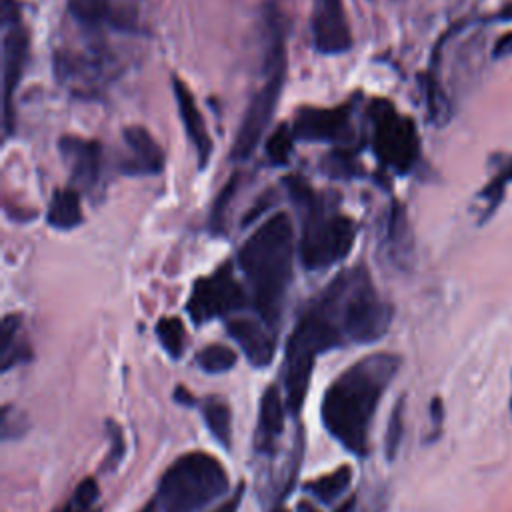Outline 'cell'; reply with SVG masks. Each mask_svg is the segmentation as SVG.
I'll use <instances>...</instances> for the list:
<instances>
[{"instance_id":"6da1fadb","label":"cell","mask_w":512,"mask_h":512,"mask_svg":"<svg viewBox=\"0 0 512 512\" xmlns=\"http://www.w3.org/2000/svg\"><path fill=\"white\" fill-rule=\"evenodd\" d=\"M392 322V306L378 294L366 266L336 274L300 314L286 348L306 356L340 346L380 340Z\"/></svg>"},{"instance_id":"7a4b0ae2","label":"cell","mask_w":512,"mask_h":512,"mask_svg":"<svg viewBox=\"0 0 512 512\" xmlns=\"http://www.w3.org/2000/svg\"><path fill=\"white\" fill-rule=\"evenodd\" d=\"M400 368V356L376 352L360 358L326 388L320 418L328 434L350 454L364 458L370 450V428L382 394Z\"/></svg>"},{"instance_id":"3957f363","label":"cell","mask_w":512,"mask_h":512,"mask_svg":"<svg viewBox=\"0 0 512 512\" xmlns=\"http://www.w3.org/2000/svg\"><path fill=\"white\" fill-rule=\"evenodd\" d=\"M294 230L286 212L262 222L238 252L240 270L248 282L258 318L274 332L280 326L286 292L292 280Z\"/></svg>"},{"instance_id":"277c9868","label":"cell","mask_w":512,"mask_h":512,"mask_svg":"<svg viewBox=\"0 0 512 512\" xmlns=\"http://www.w3.org/2000/svg\"><path fill=\"white\" fill-rule=\"evenodd\" d=\"M286 192L300 214V260L306 270H324L348 258L356 224L336 210L298 174L284 178Z\"/></svg>"},{"instance_id":"5b68a950","label":"cell","mask_w":512,"mask_h":512,"mask_svg":"<svg viewBox=\"0 0 512 512\" xmlns=\"http://www.w3.org/2000/svg\"><path fill=\"white\" fill-rule=\"evenodd\" d=\"M268 28V48L264 62V82L252 94L236 130V138L232 144V160H246L252 156L256 146L260 144L264 132L270 126V120L276 112L282 86L286 80V30L284 18L276 10H268L266 16Z\"/></svg>"},{"instance_id":"8992f818","label":"cell","mask_w":512,"mask_h":512,"mask_svg":"<svg viewBox=\"0 0 512 512\" xmlns=\"http://www.w3.org/2000/svg\"><path fill=\"white\" fill-rule=\"evenodd\" d=\"M228 490V472L208 452L178 456L158 482L162 512H200Z\"/></svg>"},{"instance_id":"52a82bcc","label":"cell","mask_w":512,"mask_h":512,"mask_svg":"<svg viewBox=\"0 0 512 512\" xmlns=\"http://www.w3.org/2000/svg\"><path fill=\"white\" fill-rule=\"evenodd\" d=\"M368 118L370 148L380 166L396 174H408L420 158V136L414 120L382 98L368 106Z\"/></svg>"},{"instance_id":"ba28073f","label":"cell","mask_w":512,"mask_h":512,"mask_svg":"<svg viewBox=\"0 0 512 512\" xmlns=\"http://www.w3.org/2000/svg\"><path fill=\"white\" fill-rule=\"evenodd\" d=\"M54 78L76 98H96L118 74L112 54L102 46L84 50L62 48L52 58Z\"/></svg>"},{"instance_id":"9c48e42d","label":"cell","mask_w":512,"mask_h":512,"mask_svg":"<svg viewBox=\"0 0 512 512\" xmlns=\"http://www.w3.org/2000/svg\"><path fill=\"white\" fill-rule=\"evenodd\" d=\"M248 304V294L236 280L232 264L222 262L212 274L194 282L186 310L196 324L230 316Z\"/></svg>"},{"instance_id":"30bf717a","label":"cell","mask_w":512,"mask_h":512,"mask_svg":"<svg viewBox=\"0 0 512 512\" xmlns=\"http://www.w3.org/2000/svg\"><path fill=\"white\" fill-rule=\"evenodd\" d=\"M2 94H4V134L10 136L14 128V94L24 76L28 62L30 40L28 30L18 20V6L14 0H2Z\"/></svg>"},{"instance_id":"8fae6325","label":"cell","mask_w":512,"mask_h":512,"mask_svg":"<svg viewBox=\"0 0 512 512\" xmlns=\"http://www.w3.org/2000/svg\"><path fill=\"white\" fill-rule=\"evenodd\" d=\"M292 132L296 140L304 142H346L354 138L352 128V106H332V108H316L302 106L298 108Z\"/></svg>"},{"instance_id":"7c38bea8","label":"cell","mask_w":512,"mask_h":512,"mask_svg":"<svg viewBox=\"0 0 512 512\" xmlns=\"http://www.w3.org/2000/svg\"><path fill=\"white\" fill-rule=\"evenodd\" d=\"M58 150L68 166L72 182L96 198L102 186V146L98 140L66 134L58 140Z\"/></svg>"},{"instance_id":"4fadbf2b","label":"cell","mask_w":512,"mask_h":512,"mask_svg":"<svg viewBox=\"0 0 512 512\" xmlns=\"http://www.w3.org/2000/svg\"><path fill=\"white\" fill-rule=\"evenodd\" d=\"M312 42L320 54L336 56L352 48V32L342 0H314Z\"/></svg>"},{"instance_id":"5bb4252c","label":"cell","mask_w":512,"mask_h":512,"mask_svg":"<svg viewBox=\"0 0 512 512\" xmlns=\"http://www.w3.org/2000/svg\"><path fill=\"white\" fill-rule=\"evenodd\" d=\"M72 18L84 28L110 26L120 32L138 30V10L134 0H68Z\"/></svg>"},{"instance_id":"9a60e30c","label":"cell","mask_w":512,"mask_h":512,"mask_svg":"<svg viewBox=\"0 0 512 512\" xmlns=\"http://www.w3.org/2000/svg\"><path fill=\"white\" fill-rule=\"evenodd\" d=\"M380 252L398 270H410L414 264V234L406 206L398 200H392L386 212L380 234Z\"/></svg>"},{"instance_id":"2e32d148","label":"cell","mask_w":512,"mask_h":512,"mask_svg":"<svg viewBox=\"0 0 512 512\" xmlns=\"http://www.w3.org/2000/svg\"><path fill=\"white\" fill-rule=\"evenodd\" d=\"M122 140L130 154L120 160L118 170L128 176H156L164 170V150L142 126H126Z\"/></svg>"},{"instance_id":"e0dca14e","label":"cell","mask_w":512,"mask_h":512,"mask_svg":"<svg viewBox=\"0 0 512 512\" xmlns=\"http://www.w3.org/2000/svg\"><path fill=\"white\" fill-rule=\"evenodd\" d=\"M172 92H174L180 122L184 126V132H186L192 148H194L198 170H204L212 158V138L206 130L202 112L196 104L194 94L178 76H172Z\"/></svg>"},{"instance_id":"ac0fdd59","label":"cell","mask_w":512,"mask_h":512,"mask_svg":"<svg viewBox=\"0 0 512 512\" xmlns=\"http://www.w3.org/2000/svg\"><path fill=\"white\" fill-rule=\"evenodd\" d=\"M226 330L252 366L264 368L272 362L276 350V332L262 320L232 318L228 320Z\"/></svg>"},{"instance_id":"d6986e66","label":"cell","mask_w":512,"mask_h":512,"mask_svg":"<svg viewBox=\"0 0 512 512\" xmlns=\"http://www.w3.org/2000/svg\"><path fill=\"white\" fill-rule=\"evenodd\" d=\"M286 416V400L282 398L278 386L270 384L258 406V426H256V448L258 452H272L276 440L284 430Z\"/></svg>"},{"instance_id":"ffe728a7","label":"cell","mask_w":512,"mask_h":512,"mask_svg":"<svg viewBox=\"0 0 512 512\" xmlns=\"http://www.w3.org/2000/svg\"><path fill=\"white\" fill-rule=\"evenodd\" d=\"M32 348L22 330L20 314H6L0 326V368L8 372L20 364L30 362Z\"/></svg>"},{"instance_id":"44dd1931","label":"cell","mask_w":512,"mask_h":512,"mask_svg":"<svg viewBox=\"0 0 512 512\" xmlns=\"http://www.w3.org/2000/svg\"><path fill=\"white\" fill-rule=\"evenodd\" d=\"M46 222L62 232H68L82 224V204L76 188L54 190L46 210Z\"/></svg>"},{"instance_id":"7402d4cb","label":"cell","mask_w":512,"mask_h":512,"mask_svg":"<svg viewBox=\"0 0 512 512\" xmlns=\"http://www.w3.org/2000/svg\"><path fill=\"white\" fill-rule=\"evenodd\" d=\"M352 482V468L350 466H340L328 474H322L310 482L304 484V490L320 500L322 504H332L336 502L350 486Z\"/></svg>"},{"instance_id":"603a6c76","label":"cell","mask_w":512,"mask_h":512,"mask_svg":"<svg viewBox=\"0 0 512 512\" xmlns=\"http://www.w3.org/2000/svg\"><path fill=\"white\" fill-rule=\"evenodd\" d=\"M512 182V156L504 158L502 164L498 166V170L494 172V176L486 182V186L478 192V198L482 202V210H480V222H486L502 204L506 188Z\"/></svg>"},{"instance_id":"cb8c5ba5","label":"cell","mask_w":512,"mask_h":512,"mask_svg":"<svg viewBox=\"0 0 512 512\" xmlns=\"http://www.w3.org/2000/svg\"><path fill=\"white\" fill-rule=\"evenodd\" d=\"M202 416H204V422H206L210 434L214 436V440L220 446L230 448V444H232V412H230L228 404L220 398H208L202 404Z\"/></svg>"},{"instance_id":"d4e9b609","label":"cell","mask_w":512,"mask_h":512,"mask_svg":"<svg viewBox=\"0 0 512 512\" xmlns=\"http://www.w3.org/2000/svg\"><path fill=\"white\" fill-rule=\"evenodd\" d=\"M156 336L162 344V348L168 352L172 358H180L186 346V328L180 318L176 316H166L160 318L156 324Z\"/></svg>"},{"instance_id":"484cf974","label":"cell","mask_w":512,"mask_h":512,"mask_svg":"<svg viewBox=\"0 0 512 512\" xmlns=\"http://www.w3.org/2000/svg\"><path fill=\"white\" fill-rule=\"evenodd\" d=\"M236 360V352L224 344H208L196 354V364L208 374L228 372L236 364Z\"/></svg>"},{"instance_id":"4316f807","label":"cell","mask_w":512,"mask_h":512,"mask_svg":"<svg viewBox=\"0 0 512 512\" xmlns=\"http://www.w3.org/2000/svg\"><path fill=\"white\" fill-rule=\"evenodd\" d=\"M294 132L292 126L288 124H278L272 134L266 140V156L274 166H286L290 156H292V148H294Z\"/></svg>"},{"instance_id":"83f0119b","label":"cell","mask_w":512,"mask_h":512,"mask_svg":"<svg viewBox=\"0 0 512 512\" xmlns=\"http://www.w3.org/2000/svg\"><path fill=\"white\" fill-rule=\"evenodd\" d=\"M238 190V174H232L230 180L224 184V188L220 190V194L216 196L212 210H210V218H208V226L212 234H226V222H228V210L232 204V198Z\"/></svg>"},{"instance_id":"f1b7e54d","label":"cell","mask_w":512,"mask_h":512,"mask_svg":"<svg viewBox=\"0 0 512 512\" xmlns=\"http://www.w3.org/2000/svg\"><path fill=\"white\" fill-rule=\"evenodd\" d=\"M100 488L94 478H84L58 512H96Z\"/></svg>"},{"instance_id":"f546056e","label":"cell","mask_w":512,"mask_h":512,"mask_svg":"<svg viewBox=\"0 0 512 512\" xmlns=\"http://www.w3.org/2000/svg\"><path fill=\"white\" fill-rule=\"evenodd\" d=\"M322 172L330 178H356L360 176V166L350 150H332L330 154L324 156L322 160Z\"/></svg>"},{"instance_id":"4dcf8cb0","label":"cell","mask_w":512,"mask_h":512,"mask_svg":"<svg viewBox=\"0 0 512 512\" xmlns=\"http://www.w3.org/2000/svg\"><path fill=\"white\" fill-rule=\"evenodd\" d=\"M404 398H400L392 412H390V418H388V424H386V438H384V454L386 458L392 462L400 450V444H402V438H404Z\"/></svg>"},{"instance_id":"1f68e13d","label":"cell","mask_w":512,"mask_h":512,"mask_svg":"<svg viewBox=\"0 0 512 512\" xmlns=\"http://www.w3.org/2000/svg\"><path fill=\"white\" fill-rule=\"evenodd\" d=\"M26 428H28L26 416L18 408L6 404L2 408V426H0L2 438L4 440H14V438L22 436L26 432Z\"/></svg>"},{"instance_id":"d6a6232c","label":"cell","mask_w":512,"mask_h":512,"mask_svg":"<svg viewBox=\"0 0 512 512\" xmlns=\"http://www.w3.org/2000/svg\"><path fill=\"white\" fill-rule=\"evenodd\" d=\"M108 436H110V452L104 458V470H112L118 466V462L124 456V438L118 424L108 422Z\"/></svg>"},{"instance_id":"836d02e7","label":"cell","mask_w":512,"mask_h":512,"mask_svg":"<svg viewBox=\"0 0 512 512\" xmlns=\"http://www.w3.org/2000/svg\"><path fill=\"white\" fill-rule=\"evenodd\" d=\"M506 56H512V30L502 34L492 46V60H500Z\"/></svg>"},{"instance_id":"e575fe53","label":"cell","mask_w":512,"mask_h":512,"mask_svg":"<svg viewBox=\"0 0 512 512\" xmlns=\"http://www.w3.org/2000/svg\"><path fill=\"white\" fill-rule=\"evenodd\" d=\"M430 418L434 422V434H438L440 424L444 420V404H442V398H438V396L432 398V402H430Z\"/></svg>"},{"instance_id":"d590c367","label":"cell","mask_w":512,"mask_h":512,"mask_svg":"<svg viewBox=\"0 0 512 512\" xmlns=\"http://www.w3.org/2000/svg\"><path fill=\"white\" fill-rule=\"evenodd\" d=\"M242 502V488H238L224 504H220L214 512H238V506Z\"/></svg>"},{"instance_id":"8d00e7d4","label":"cell","mask_w":512,"mask_h":512,"mask_svg":"<svg viewBox=\"0 0 512 512\" xmlns=\"http://www.w3.org/2000/svg\"><path fill=\"white\" fill-rule=\"evenodd\" d=\"M484 22H498V24H502V22H512V2L504 4L496 14L484 18Z\"/></svg>"},{"instance_id":"74e56055","label":"cell","mask_w":512,"mask_h":512,"mask_svg":"<svg viewBox=\"0 0 512 512\" xmlns=\"http://www.w3.org/2000/svg\"><path fill=\"white\" fill-rule=\"evenodd\" d=\"M174 398H176V402H182V404H192L194 402V396L190 392H186V388H182V386L176 388Z\"/></svg>"},{"instance_id":"f35d334b","label":"cell","mask_w":512,"mask_h":512,"mask_svg":"<svg viewBox=\"0 0 512 512\" xmlns=\"http://www.w3.org/2000/svg\"><path fill=\"white\" fill-rule=\"evenodd\" d=\"M296 510L298 512H318V508H314L310 502H298V506H296Z\"/></svg>"},{"instance_id":"ab89813d","label":"cell","mask_w":512,"mask_h":512,"mask_svg":"<svg viewBox=\"0 0 512 512\" xmlns=\"http://www.w3.org/2000/svg\"><path fill=\"white\" fill-rule=\"evenodd\" d=\"M138 512H158V508H156V504L154 502H148L146 506H142Z\"/></svg>"},{"instance_id":"60d3db41","label":"cell","mask_w":512,"mask_h":512,"mask_svg":"<svg viewBox=\"0 0 512 512\" xmlns=\"http://www.w3.org/2000/svg\"><path fill=\"white\" fill-rule=\"evenodd\" d=\"M272 512H288V510H286V508H274Z\"/></svg>"},{"instance_id":"b9f144b4","label":"cell","mask_w":512,"mask_h":512,"mask_svg":"<svg viewBox=\"0 0 512 512\" xmlns=\"http://www.w3.org/2000/svg\"><path fill=\"white\" fill-rule=\"evenodd\" d=\"M510 408H512V400H510Z\"/></svg>"}]
</instances>
